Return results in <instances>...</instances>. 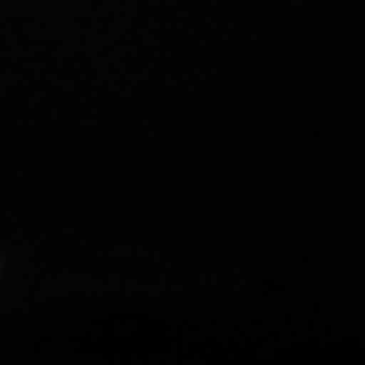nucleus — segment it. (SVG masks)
I'll use <instances>...</instances> for the list:
<instances>
[]
</instances>
